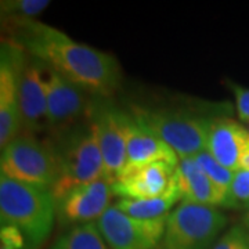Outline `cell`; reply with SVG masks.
Here are the masks:
<instances>
[{
    "label": "cell",
    "mask_w": 249,
    "mask_h": 249,
    "mask_svg": "<svg viewBox=\"0 0 249 249\" xmlns=\"http://www.w3.org/2000/svg\"><path fill=\"white\" fill-rule=\"evenodd\" d=\"M136 121L166 142L180 160L194 158L206 150L211 126L217 112L183 107H139L129 111Z\"/></svg>",
    "instance_id": "cell-3"
},
{
    "label": "cell",
    "mask_w": 249,
    "mask_h": 249,
    "mask_svg": "<svg viewBox=\"0 0 249 249\" xmlns=\"http://www.w3.org/2000/svg\"><path fill=\"white\" fill-rule=\"evenodd\" d=\"M7 22L14 29L13 42L90 96L107 98L119 89L122 73L114 55L79 43L36 19Z\"/></svg>",
    "instance_id": "cell-1"
},
{
    "label": "cell",
    "mask_w": 249,
    "mask_h": 249,
    "mask_svg": "<svg viewBox=\"0 0 249 249\" xmlns=\"http://www.w3.org/2000/svg\"><path fill=\"white\" fill-rule=\"evenodd\" d=\"M52 249H109L98 230L97 223H86L68 229L61 234Z\"/></svg>",
    "instance_id": "cell-18"
},
{
    "label": "cell",
    "mask_w": 249,
    "mask_h": 249,
    "mask_svg": "<svg viewBox=\"0 0 249 249\" xmlns=\"http://www.w3.org/2000/svg\"><path fill=\"white\" fill-rule=\"evenodd\" d=\"M181 202V196L176 183V175L173 183L166 193L160 196L148 199H119L115 206L124 213L137 219H160L168 214Z\"/></svg>",
    "instance_id": "cell-17"
},
{
    "label": "cell",
    "mask_w": 249,
    "mask_h": 249,
    "mask_svg": "<svg viewBox=\"0 0 249 249\" xmlns=\"http://www.w3.org/2000/svg\"><path fill=\"white\" fill-rule=\"evenodd\" d=\"M241 224L248 230L249 232V206L245 209V212L242 214V219H241Z\"/></svg>",
    "instance_id": "cell-26"
},
{
    "label": "cell",
    "mask_w": 249,
    "mask_h": 249,
    "mask_svg": "<svg viewBox=\"0 0 249 249\" xmlns=\"http://www.w3.org/2000/svg\"><path fill=\"white\" fill-rule=\"evenodd\" d=\"M249 145V130L230 116H219L211 126L206 151L223 166L238 170L242 152Z\"/></svg>",
    "instance_id": "cell-14"
},
{
    "label": "cell",
    "mask_w": 249,
    "mask_h": 249,
    "mask_svg": "<svg viewBox=\"0 0 249 249\" xmlns=\"http://www.w3.org/2000/svg\"><path fill=\"white\" fill-rule=\"evenodd\" d=\"M249 170V145L245 148V151L242 152L240 160V168L238 170Z\"/></svg>",
    "instance_id": "cell-25"
},
{
    "label": "cell",
    "mask_w": 249,
    "mask_h": 249,
    "mask_svg": "<svg viewBox=\"0 0 249 249\" xmlns=\"http://www.w3.org/2000/svg\"><path fill=\"white\" fill-rule=\"evenodd\" d=\"M249 206V170H235L231 186L227 190L222 208L247 209Z\"/></svg>",
    "instance_id": "cell-21"
},
{
    "label": "cell",
    "mask_w": 249,
    "mask_h": 249,
    "mask_svg": "<svg viewBox=\"0 0 249 249\" xmlns=\"http://www.w3.org/2000/svg\"><path fill=\"white\" fill-rule=\"evenodd\" d=\"M194 160H196L198 166L202 169L205 175L211 178L220 190H223L227 194V190L231 186L232 178H234L235 172L223 166L222 163H219L206 150L199 152L196 157H194Z\"/></svg>",
    "instance_id": "cell-20"
},
{
    "label": "cell",
    "mask_w": 249,
    "mask_h": 249,
    "mask_svg": "<svg viewBox=\"0 0 249 249\" xmlns=\"http://www.w3.org/2000/svg\"><path fill=\"white\" fill-rule=\"evenodd\" d=\"M0 172L10 180L52 190L58 176L54 145L22 132L1 150Z\"/></svg>",
    "instance_id": "cell-5"
},
{
    "label": "cell",
    "mask_w": 249,
    "mask_h": 249,
    "mask_svg": "<svg viewBox=\"0 0 249 249\" xmlns=\"http://www.w3.org/2000/svg\"><path fill=\"white\" fill-rule=\"evenodd\" d=\"M22 132L36 134L47 127V65L25 52L18 72Z\"/></svg>",
    "instance_id": "cell-11"
},
{
    "label": "cell",
    "mask_w": 249,
    "mask_h": 249,
    "mask_svg": "<svg viewBox=\"0 0 249 249\" xmlns=\"http://www.w3.org/2000/svg\"><path fill=\"white\" fill-rule=\"evenodd\" d=\"M249 245V232L242 224H234L220 235L212 249H244Z\"/></svg>",
    "instance_id": "cell-22"
},
{
    "label": "cell",
    "mask_w": 249,
    "mask_h": 249,
    "mask_svg": "<svg viewBox=\"0 0 249 249\" xmlns=\"http://www.w3.org/2000/svg\"><path fill=\"white\" fill-rule=\"evenodd\" d=\"M57 202L49 188L0 176V222L24 234L28 249L39 248L53 230Z\"/></svg>",
    "instance_id": "cell-2"
},
{
    "label": "cell",
    "mask_w": 249,
    "mask_h": 249,
    "mask_svg": "<svg viewBox=\"0 0 249 249\" xmlns=\"http://www.w3.org/2000/svg\"><path fill=\"white\" fill-rule=\"evenodd\" d=\"M112 186L108 180H98L76 187L57 201V220L62 226L97 223L111 208Z\"/></svg>",
    "instance_id": "cell-12"
},
{
    "label": "cell",
    "mask_w": 249,
    "mask_h": 249,
    "mask_svg": "<svg viewBox=\"0 0 249 249\" xmlns=\"http://www.w3.org/2000/svg\"><path fill=\"white\" fill-rule=\"evenodd\" d=\"M227 223L217 208L180 202L168 214L157 249H212Z\"/></svg>",
    "instance_id": "cell-6"
},
{
    "label": "cell",
    "mask_w": 249,
    "mask_h": 249,
    "mask_svg": "<svg viewBox=\"0 0 249 249\" xmlns=\"http://www.w3.org/2000/svg\"><path fill=\"white\" fill-rule=\"evenodd\" d=\"M178 166L155 162L124 170L111 184L114 196L119 199H148L162 196L172 186Z\"/></svg>",
    "instance_id": "cell-13"
},
{
    "label": "cell",
    "mask_w": 249,
    "mask_h": 249,
    "mask_svg": "<svg viewBox=\"0 0 249 249\" xmlns=\"http://www.w3.org/2000/svg\"><path fill=\"white\" fill-rule=\"evenodd\" d=\"M49 4V0H3L0 11L3 21H25L35 19Z\"/></svg>",
    "instance_id": "cell-19"
},
{
    "label": "cell",
    "mask_w": 249,
    "mask_h": 249,
    "mask_svg": "<svg viewBox=\"0 0 249 249\" xmlns=\"http://www.w3.org/2000/svg\"><path fill=\"white\" fill-rule=\"evenodd\" d=\"M88 91L47 67V127L60 137L89 119L93 100Z\"/></svg>",
    "instance_id": "cell-8"
},
{
    "label": "cell",
    "mask_w": 249,
    "mask_h": 249,
    "mask_svg": "<svg viewBox=\"0 0 249 249\" xmlns=\"http://www.w3.org/2000/svg\"><path fill=\"white\" fill-rule=\"evenodd\" d=\"M245 126H247V129H248V130H249V124H245Z\"/></svg>",
    "instance_id": "cell-27"
},
{
    "label": "cell",
    "mask_w": 249,
    "mask_h": 249,
    "mask_svg": "<svg viewBox=\"0 0 249 249\" xmlns=\"http://www.w3.org/2000/svg\"><path fill=\"white\" fill-rule=\"evenodd\" d=\"M176 183L181 202L222 208L226 193L205 175L194 158L180 160L176 169Z\"/></svg>",
    "instance_id": "cell-16"
},
{
    "label": "cell",
    "mask_w": 249,
    "mask_h": 249,
    "mask_svg": "<svg viewBox=\"0 0 249 249\" xmlns=\"http://www.w3.org/2000/svg\"><path fill=\"white\" fill-rule=\"evenodd\" d=\"M27 249H28V248H27Z\"/></svg>",
    "instance_id": "cell-28"
},
{
    "label": "cell",
    "mask_w": 249,
    "mask_h": 249,
    "mask_svg": "<svg viewBox=\"0 0 249 249\" xmlns=\"http://www.w3.org/2000/svg\"><path fill=\"white\" fill-rule=\"evenodd\" d=\"M227 86L231 89L232 96L235 100V109L238 119L242 124H249V89L242 88L232 82H227Z\"/></svg>",
    "instance_id": "cell-23"
},
{
    "label": "cell",
    "mask_w": 249,
    "mask_h": 249,
    "mask_svg": "<svg viewBox=\"0 0 249 249\" xmlns=\"http://www.w3.org/2000/svg\"><path fill=\"white\" fill-rule=\"evenodd\" d=\"M53 145L58 176L50 191L55 202L76 187L107 180L97 134L90 118L57 137Z\"/></svg>",
    "instance_id": "cell-4"
},
{
    "label": "cell",
    "mask_w": 249,
    "mask_h": 249,
    "mask_svg": "<svg viewBox=\"0 0 249 249\" xmlns=\"http://www.w3.org/2000/svg\"><path fill=\"white\" fill-rule=\"evenodd\" d=\"M0 244L10 249H27L28 244L24 234L13 226H1Z\"/></svg>",
    "instance_id": "cell-24"
},
{
    "label": "cell",
    "mask_w": 249,
    "mask_h": 249,
    "mask_svg": "<svg viewBox=\"0 0 249 249\" xmlns=\"http://www.w3.org/2000/svg\"><path fill=\"white\" fill-rule=\"evenodd\" d=\"M90 121L97 134L107 180L112 184L126 165L130 114L116 108L106 98H94Z\"/></svg>",
    "instance_id": "cell-7"
},
{
    "label": "cell",
    "mask_w": 249,
    "mask_h": 249,
    "mask_svg": "<svg viewBox=\"0 0 249 249\" xmlns=\"http://www.w3.org/2000/svg\"><path fill=\"white\" fill-rule=\"evenodd\" d=\"M25 50L3 39L0 55V148L3 150L18 134L22 133V119L18 91V72Z\"/></svg>",
    "instance_id": "cell-10"
},
{
    "label": "cell",
    "mask_w": 249,
    "mask_h": 249,
    "mask_svg": "<svg viewBox=\"0 0 249 249\" xmlns=\"http://www.w3.org/2000/svg\"><path fill=\"white\" fill-rule=\"evenodd\" d=\"M166 220L168 216L137 219L112 205L98 219L97 227L109 249H157L163 237Z\"/></svg>",
    "instance_id": "cell-9"
},
{
    "label": "cell",
    "mask_w": 249,
    "mask_h": 249,
    "mask_svg": "<svg viewBox=\"0 0 249 249\" xmlns=\"http://www.w3.org/2000/svg\"><path fill=\"white\" fill-rule=\"evenodd\" d=\"M155 162H166L178 166L180 158L166 142L150 132L147 127H144L130 114L127 148H126V165L124 170L140 168Z\"/></svg>",
    "instance_id": "cell-15"
}]
</instances>
